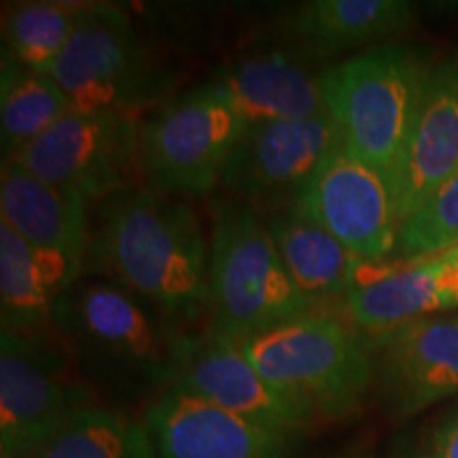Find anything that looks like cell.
Segmentation results:
<instances>
[{"mask_svg":"<svg viewBox=\"0 0 458 458\" xmlns=\"http://www.w3.org/2000/svg\"><path fill=\"white\" fill-rule=\"evenodd\" d=\"M88 399L57 334L0 331V458H32Z\"/></svg>","mask_w":458,"mask_h":458,"instance_id":"52a82bcc","label":"cell"},{"mask_svg":"<svg viewBox=\"0 0 458 458\" xmlns=\"http://www.w3.org/2000/svg\"><path fill=\"white\" fill-rule=\"evenodd\" d=\"M368 344L393 416L410 418L458 394V318H418Z\"/></svg>","mask_w":458,"mask_h":458,"instance_id":"4fadbf2b","label":"cell"},{"mask_svg":"<svg viewBox=\"0 0 458 458\" xmlns=\"http://www.w3.org/2000/svg\"><path fill=\"white\" fill-rule=\"evenodd\" d=\"M71 111V100L49 72L28 71L9 54L3 55L0 136L4 159L43 136Z\"/></svg>","mask_w":458,"mask_h":458,"instance_id":"7402d4cb","label":"cell"},{"mask_svg":"<svg viewBox=\"0 0 458 458\" xmlns=\"http://www.w3.org/2000/svg\"><path fill=\"white\" fill-rule=\"evenodd\" d=\"M274 244L297 289L318 308L344 300L363 261L317 223L286 206L266 219Z\"/></svg>","mask_w":458,"mask_h":458,"instance_id":"44dd1931","label":"cell"},{"mask_svg":"<svg viewBox=\"0 0 458 458\" xmlns=\"http://www.w3.org/2000/svg\"><path fill=\"white\" fill-rule=\"evenodd\" d=\"M337 145L340 131L327 111L249 125L227 159L221 187L236 202L286 208Z\"/></svg>","mask_w":458,"mask_h":458,"instance_id":"8fae6325","label":"cell"},{"mask_svg":"<svg viewBox=\"0 0 458 458\" xmlns=\"http://www.w3.org/2000/svg\"><path fill=\"white\" fill-rule=\"evenodd\" d=\"M54 329L77 363L123 386L170 388L189 334L108 280L74 284Z\"/></svg>","mask_w":458,"mask_h":458,"instance_id":"7a4b0ae2","label":"cell"},{"mask_svg":"<svg viewBox=\"0 0 458 458\" xmlns=\"http://www.w3.org/2000/svg\"><path fill=\"white\" fill-rule=\"evenodd\" d=\"M318 312L286 272L266 221L253 206L215 204L208 259V329L232 342Z\"/></svg>","mask_w":458,"mask_h":458,"instance_id":"3957f363","label":"cell"},{"mask_svg":"<svg viewBox=\"0 0 458 458\" xmlns=\"http://www.w3.org/2000/svg\"><path fill=\"white\" fill-rule=\"evenodd\" d=\"M0 213L28 244L83 270L91 233L88 198L57 187L4 159L0 176Z\"/></svg>","mask_w":458,"mask_h":458,"instance_id":"e0dca14e","label":"cell"},{"mask_svg":"<svg viewBox=\"0 0 458 458\" xmlns=\"http://www.w3.org/2000/svg\"><path fill=\"white\" fill-rule=\"evenodd\" d=\"M7 159L51 185L106 199L136 187V172H142L140 128L134 114L68 111Z\"/></svg>","mask_w":458,"mask_h":458,"instance_id":"9c48e42d","label":"cell"},{"mask_svg":"<svg viewBox=\"0 0 458 458\" xmlns=\"http://www.w3.org/2000/svg\"><path fill=\"white\" fill-rule=\"evenodd\" d=\"M458 244V172L397 229L394 253L403 261L442 255Z\"/></svg>","mask_w":458,"mask_h":458,"instance_id":"d4e9b609","label":"cell"},{"mask_svg":"<svg viewBox=\"0 0 458 458\" xmlns=\"http://www.w3.org/2000/svg\"><path fill=\"white\" fill-rule=\"evenodd\" d=\"M431 66L401 45H377L323 71V105L348 153L391 185Z\"/></svg>","mask_w":458,"mask_h":458,"instance_id":"277c9868","label":"cell"},{"mask_svg":"<svg viewBox=\"0 0 458 458\" xmlns=\"http://www.w3.org/2000/svg\"><path fill=\"white\" fill-rule=\"evenodd\" d=\"M81 270L55 255L37 250L0 221V325L13 334H55L57 301Z\"/></svg>","mask_w":458,"mask_h":458,"instance_id":"d6986e66","label":"cell"},{"mask_svg":"<svg viewBox=\"0 0 458 458\" xmlns=\"http://www.w3.org/2000/svg\"><path fill=\"white\" fill-rule=\"evenodd\" d=\"M238 346L270 385L325 420L354 414L376 385L369 344L335 314L310 312Z\"/></svg>","mask_w":458,"mask_h":458,"instance_id":"5b68a950","label":"cell"},{"mask_svg":"<svg viewBox=\"0 0 458 458\" xmlns=\"http://www.w3.org/2000/svg\"><path fill=\"white\" fill-rule=\"evenodd\" d=\"M232 100L216 81L187 91L140 125V170L159 193L206 196L244 134Z\"/></svg>","mask_w":458,"mask_h":458,"instance_id":"8992f818","label":"cell"},{"mask_svg":"<svg viewBox=\"0 0 458 458\" xmlns=\"http://www.w3.org/2000/svg\"><path fill=\"white\" fill-rule=\"evenodd\" d=\"M454 308L458 261L448 253L401 261L399 266L363 261L342 300L346 318L371 337Z\"/></svg>","mask_w":458,"mask_h":458,"instance_id":"9a60e30c","label":"cell"},{"mask_svg":"<svg viewBox=\"0 0 458 458\" xmlns=\"http://www.w3.org/2000/svg\"><path fill=\"white\" fill-rule=\"evenodd\" d=\"M79 4L20 3L4 9V54L34 72H49L71 41Z\"/></svg>","mask_w":458,"mask_h":458,"instance_id":"cb8c5ba5","label":"cell"},{"mask_svg":"<svg viewBox=\"0 0 458 458\" xmlns=\"http://www.w3.org/2000/svg\"><path fill=\"white\" fill-rule=\"evenodd\" d=\"M414 7L401 0H310L286 17L284 30L308 55L329 57L405 32Z\"/></svg>","mask_w":458,"mask_h":458,"instance_id":"ffe728a7","label":"cell"},{"mask_svg":"<svg viewBox=\"0 0 458 458\" xmlns=\"http://www.w3.org/2000/svg\"><path fill=\"white\" fill-rule=\"evenodd\" d=\"M208 259L210 244L191 206L131 187L102 199L85 270L185 327L208 310Z\"/></svg>","mask_w":458,"mask_h":458,"instance_id":"6da1fadb","label":"cell"},{"mask_svg":"<svg viewBox=\"0 0 458 458\" xmlns=\"http://www.w3.org/2000/svg\"><path fill=\"white\" fill-rule=\"evenodd\" d=\"M32 458H157L145 420L85 405Z\"/></svg>","mask_w":458,"mask_h":458,"instance_id":"603a6c76","label":"cell"},{"mask_svg":"<svg viewBox=\"0 0 458 458\" xmlns=\"http://www.w3.org/2000/svg\"><path fill=\"white\" fill-rule=\"evenodd\" d=\"M445 253H448L450 257H454V259L458 261V244L454 246V249H450V250H445Z\"/></svg>","mask_w":458,"mask_h":458,"instance_id":"4316f807","label":"cell"},{"mask_svg":"<svg viewBox=\"0 0 458 458\" xmlns=\"http://www.w3.org/2000/svg\"><path fill=\"white\" fill-rule=\"evenodd\" d=\"M249 125L310 117L325 111L323 72L291 51H263L227 66L213 79Z\"/></svg>","mask_w":458,"mask_h":458,"instance_id":"ac0fdd59","label":"cell"},{"mask_svg":"<svg viewBox=\"0 0 458 458\" xmlns=\"http://www.w3.org/2000/svg\"><path fill=\"white\" fill-rule=\"evenodd\" d=\"M77 113L134 114L156 96L151 55L122 9L79 4L77 26L49 71Z\"/></svg>","mask_w":458,"mask_h":458,"instance_id":"ba28073f","label":"cell"},{"mask_svg":"<svg viewBox=\"0 0 458 458\" xmlns=\"http://www.w3.org/2000/svg\"><path fill=\"white\" fill-rule=\"evenodd\" d=\"M291 208L329 232L360 261L382 263L394 253L399 221L391 185L342 142L301 187Z\"/></svg>","mask_w":458,"mask_h":458,"instance_id":"30bf717a","label":"cell"},{"mask_svg":"<svg viewBox=\"0 0 458 458\" xmlns=\"http://www.w3.org/2000/svg\"><path fill=\"white\" fill-rule=\"evenodd\" d=\"M145 425L157 458H286L293 444L174 386L148 405Z\"/></svg>","mask_w":458,"mask_h":458,"instance_id":"5bb4252c","label":"cell"},{"mask_svg":"<svg viewBox=\"0 0 458 458\" xmlns=\"http://www.w3.org/2000/svg\"><path fill=\"white\" fill-rule=\"evenodd\" d=\"M416 458H458V405L445 420L439 422Z\"/></svg>","mask_w":458,"mask_h":458,"instance_id":"484cf974","label":"cell"},{"mask_svg":"<svg viewBox=\"0 0 458 458\" xmlns=\"http://www.w3.org/2000/svg\"><path fill=\"white\" fill-rule=\"evenodd\" d=\"M170 386L198 394L244 420L291 439L317 422V414L310 408L270 385L236 342L210 331L187 337Z\"/></svg>","mask_w":458,"mask_h":458,"instance_id":"7c38bea8","label":"cell"},{"mask_svg":"<svg viewBox=\"0 0 458 458\" xmlns=\"http://www.w3.org/2000/svg\"><path fill=\"white\" fill-rule=\"evenodd\" d=\"M458 172V57L433 66L391 181L399 225Z\"/></svg>","mask_w":458,"mask_h":458,"instance_id":"2e32d148","label":"cell"},{"mask_svg":"<svg viewBox=\"0 0 458 458\" xmlns=\"http://www.w3.org/2000/svg\"><path fill=\"white\" fill-rule=\"evenodd\" d=\"M456 318H458V317H456Z\"/></svg>","mask_w":458,"mask_h":458,"instance_id":"83f0119b","label":"cell"}]
</instances>
